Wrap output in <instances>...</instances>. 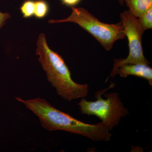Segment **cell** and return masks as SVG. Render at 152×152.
<instances>
[{
    "label": "cell",
    "mask_w": 152,
    "mask_h": 152,
    "mask_svg": "<svg viewBox=\"0 0 152 152\" xmlns=\"http://www.w3.org/2000/svg\"><path fill=\"white\" fill-rule=\"evenodd\" d=\"M16 99L23 104L38 117L41 126L49 132L64 131L84 136L94 141L107 142L112 134L110 130L102 122L96 124H86L69 114L55 108L44 99Z\"/></svg>",
    "instance_id": "6da1fadb"
},
{
    "label": "cell",
    "mask_w": 152,
    "mask_h": 152,
    "mask_svg": "<svg viewBox=\"0 0 152 152\" xmlns=\"http://www.w3.org/2000/svg\"><path fill=\"white\" fill-rule=\"evenodd\" d=\"M36 55L39 56L38 59L45 72L48 80L60 97L68 102L86 97L88 94V85L74 81L64 60L49 48L43 33L40 34L38 37Z\"/></svg>",
    "instance_id": "7a4b0ae2"
},
{
    "label": "cell",
    "mask_w": 152,
    "mask_h": 152,
    "mask_svg": "<svg viewBox=\"0 0 152 152\" xmlns=\"http://www.w3.org/2000/svg\"><path fill=\"white\" fill-rule=\"evenodd\" d=\"M70 15L63 20H51L50 23L72 22L78 25L97 40L106 50L110 51L114 43L126 38L124 28L121 22L109 24L101 22L83 8L72 7Z\"/></svg>",
    "instance_id": "3957f363"
},
{
    "label": "cell",
    "mask_w": 152,
    "mask_h": 152,
    "mask_svg": "<svg viewBox=\"0 0 152 152\" xmlns=\"http://www.w3.org/2000/svg\"><path fill=\"white\" fill-rule=\"evenodd\" d=\"M115 86L112 83L107 88L98 91L95 94L96 101H88L83 98L78 104L82 114L98 117L110 131L119 124L122 118L129 114L118 93L106 94L105 99L102 97L104 93Z\"/></svg>",
    "instance_id": "277c9868"
},
{
    "label": "cell",
    "mask_w": 152,
    "mask_h": 152,
    "mask_svg": "<svg viewBox=\"0 0 152 152\" xmlns=\"http://www.w3.org/2000/svg\"><path fill=\"white\" fill-rule=\"evenodd\" d=\"M121 22L124 28L126 37L129 42V54L126 59H115L113 68L109 77H114L120 66L126 64H144L150 63L144 56L142 47V36L144 31L139 24L138 18L125 11L120 15ZM106 82L107 81L108 78Z\"/></svg>",
    "instance_id": "5b68a950"
},
{
    "label": "cell",
    "mask_w": 152,
    "mask_h": 152,
    "mask_svg": "<svg viewBox=\"0 0 152 152\" xmlns=\"http://www.w3.org/2000/svg\"><path fill=\"white\" fill-rule=\"evenodd\" d=\"M117 74L121 77H126L135 76L145 79L152 86V69L148 65L144 64H126L118 68Z\"/></svg>",
    "instance_id": "8992f818"
},
{
    "label": "cell",
    "mask_w": 152,
    "mask_h": 152,
    "mask_svg": "<svg viewBox=\"0 0 152 152\" xmlns=\"http://www.w3.org/2000/svg\"><path fill=\"white\" fill-rule=\"evenodd\" d=\"M129 11L136 18H139L152 7V0H124Z\"/></svg>",
    "instance_id": "52a82bcc"
},
{
    "label": "cell",
    "mask_w": 152,
    "mask_h": 152,
    "mask_svg": "<svg viewBox=\"0 0 152 152\" xmlns=\"http://www.w3.org/2000/svg\"><path fill=\"white\" fill-rule=\"evenodd\" d=\"M49 11V5L45 1L37 0L35 1L34 16L36 18H44L48 15Z\"/></svg>",
    "instance_id": "ba28073f"
},
{
    "label": "cell",
    "mask_w": 152,
    "mask_h": 152,
    "mask_svg": "<svg viewBox=\"0 0 152 152\" xmlns=\"http://www.w3.org/2000/svg\"><path fill=\"white\" fill-rule=\"evenodd\" d=\"M35 1L26 0L22 4L20 8L23 18H28L34 15Z\"/></svg>",
    "instance_id": "9c48e42d"
},
{
    "label": "cell",
    "mask_w": 152,
    "mask_h": 152,
    "mask_svg": "<svg viewBox=\"0 0 152 152\" xmlns=\"http://www.w3.org/2000/svg\"><path fill=\"white\" fill-rule=\"evenodd\" d=\"M138 18L139 24L144 31L145 30L152 29V7L148 10Z\"/></svg>",
    "instance_id": "30bf717a"
},
{
    "label": "cell",
    "mask_w": 152,
    "mask_h": 152,
    "mask_svg": "<svg viewBox=\"0 0 152 152\" xmlns=\"http://www.w3.org/2000/svg\"><path fill=\"white\" fill-rule=\"evenodd\" d=\"M11 17V15L9 13H3L0 11V29L4 26L6 22Z\"/></svg>",
    "instance_id": "8fae6325"
},
{
    "label": "cell",
    "mask_w": 152,
    "mask_h": 152,
    "mask_svg": "<svg viewBox=\"0 0 152 152\" xmlns=\"http://www.w3.org/2000/svg\"><path fill=\"white\" fill-rule=\"evenodd\" d=\"M81 0H61L62 4L68 7H74L77 5Z\"/></svg>",
    "instance_id": "7c38bea8"
},
{
    "label": "cell",
    "mask_w": 152,
    "mask_h": 152,
    "mask_svg": "<svg viewBox=\"0 0 152 152\" xmlns=\"http://www.w3.org/2000/svg\"><path fill=\"white\" fill-rule=\"evenodd\" d=\"M119 2L121 5L122 6L124 4V0H119Z\"/></svg>",
    "instance_id": "4fadbf2b"
}]
</instances>
